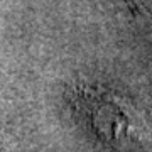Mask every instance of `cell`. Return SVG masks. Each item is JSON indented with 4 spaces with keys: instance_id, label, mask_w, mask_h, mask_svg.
<instances>
[{
    "instance_id": "1",
    "label": "cell",
    "mask_w": 152,
    "mask_h": 152,
    "mask_svg": "<svg viewBox=\"0 0 152 152\" xmlns=\"http://www.w3.org/2000/svg\"><path fill=\"white\" fill-rule=\"evenodd\" d=\"M124 2L137 15H151V9H149L147 0H124Z\"/></svg>"
}]
</instances>
